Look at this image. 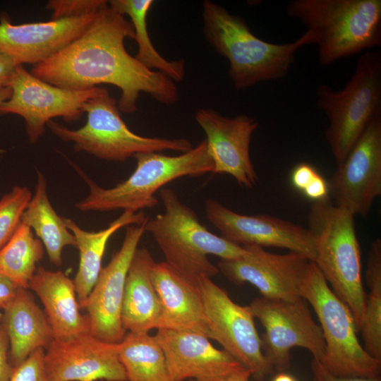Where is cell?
Returning <instances> with one entry per match:
<instances>
[{
    "instance_id": "obj_39",
    "label": "cell",
    "mask_w": 381,
    "mask_h": 381,
    "mask_svg": "<svg viewBox=\"0 0 381 381\" xmlns=\"http://www.w3.org/2000/svg\"><path fill=\"white\" fill-rule=\"evenodd\" d=\"M18 66L9 56L0 52V86H8V83Z\"/></svg>"
},
{
    "instance_id": "obj_14",
    "label": "cell",
    "mask_w": 381,
    "mask_h": 381,
    "mask_svg": "<svg viewBox=\"0 0 381 381\" xmlns=\"http://www.w3.org/2000/svg\"><path fill=\"white\" fill-rule=\"evenodd\" d=\"M205 212L220 236L231 243L284 248L315 260L314 238L308 228L271 215L241 214L214 199L205 200Z\"/></svg>"
},
{
    "instance_id": "obj_30",
    "label": "cell",
    "mask_w": 381,
    "mask_h": 381,
    "mask_svg": "<svg viewBox=\"0 0 381 381\" xmlns=\"http://www.w3.org/2000/svg\"><path fill=\"white\" fill-rule=\"evenodd\" d=\"M369 288L363 322L360 328L364 349L381 361V240L370 243L365 271Z\"/></svg>"
},
{
    "instance_id": "obj_31",
    "label": "cell",
    "mask_w": 381,
    "mask_h": 381,
    "mask_svg": "<svg viewBox=\"0 0 381 381\" xmlns=\"http://www.w3.org/2000/svg\"><path fill=\"white\" fill-rule=\"evenodd\" d=\"M32 196L27 186H15L0 199V249L20 225Z\"/></svg>"
},
{
    "instance_id": "obj_20",
    "label": "cell",
    "mask_w": 381,
    "mask_h": 381,
    "mask_svg": "<svg viewBox=\"0 0 381 381\" xmlns=\"http://www.w3.org/2000/svg\"><path fill=\"white\" fill-rule=\"evenodd\" d=\"M97 13L19 25L12 24L8 16L1 15L0 52L11 57L17 65L40 64L83 34Z\"/></svg>"
},
{
    "instance_id": "obj_12",
    "label": "cell",
    "mask_w": 381,
    "mask_h": 381,
    "mask_svg": "<svg viewBox=\"0 0 381 381\" xmlns=\"http://www.w3.org/2000/svg\"><path fill=\"white\" fill-rule=\"evenodd\" d=\"M11 89L8 99L0 103V115L15 114L25 121L31 143L44 133V126L55 117L66 121L79 120L83 105L106 89L93 87L76 90L51 85L29 73L22 65L16 66L7 85Z\"/></svg>"
},
{
    "instance_id": "obj_17",
    "label": "cell",
    "mask_w": 381,
    "mask_h": 381,
    "mask_svg": "<svg viewBox=\"0 0 381 381\" xmlns=\"http://www.w3.org/2000/svg\"><path fill=\"white\" fill-rule=\"evenodd\" d=\"M118 344L101 341L90 333L65 340L54 339L44 352L48 380L127 381Z\"/></svg>"
},
{
    "instance_id": "obj_23",
    "label": "cell",
    "mask_w": 381,
    "mask_h": 381,
    "mask_svg": "<svg viewBox=\"0 0 381 381\" xmlns=\"http://www.w3.org/2000/svg\"><path fill=\"white\" fill-rule=\"evenodd\" d=\"M155 262L147 248H137L127 273L121 307V322L127 332L149 333L157 327L161 303L151 279Z\"/></svg>"
},
{
    "instance_id": "obj_2",
    "label": "cell",
    "mask_w": 381,
    "mask_h": 381,
    "mask_svg": "<svg viewBox=\"0 0 381 381\" xmlns=\"http://www.w3.org/2000/svg\"><path fill=\"white\" fill-rule=\"evenodd\" d=\"M202 18L205 37L218 54L228 60L229 76L237 90L284 78L297 51L315 44L314 35L308 30L288 43L262 40L252 32L243 18L209 0L203 2Z\"/></svg>"
},
{
    "instance_id": "obj_25",
    "label": "cell",
    "mask_w": 381,
    "mask_h": 381,
    "mask_svg": "<svg viewBox=\"0 0 381 381\" xmlns=\"http://www.w3.org/2000/svg\"><path fill=\"white\" fill-rule=\"evenodd\" d=\"M147 217L142 211L124 210L107 228L98 231H85L73 220L64 217L66 226L75 236L79 251L78 269L73 282L80 309L83 308L102 270V260L111 236L125 226L141 224Z\"/></svg>"
},
{
    "instance_id": "obj_34",
    "label": "cell",
    "mask_w": 381,
    "mask_h": 381,
    "mask_svg": "<svg viewBox=\"0 0 381 381\" xmlns=\"http://www.w3.org/2000/svg\"><path fill=\"white\" fill-rule=\"evenodd\" d=\"M319 174L311 164L301 163L293 169L291 182L296 189L302 193Z\"/></svg>"
},
{
    "instance_id": "obj_9",
    "label": "cell",
    "mask_w": 381,
    "mask_h": 381,
    "mask_svg": "<svg viewBox=\"0 0 381 381\" xmlns=\"http://www.w3.org/2000/svg\"><path fill=\"white\" fill-rule=\"evenodd\" d=\"M85 124L71 130L49 121L47 126L60 139L71 142L75 151L99 159L123 162L135 155L171 150L185 152L193 147L186 138L144 137L132 132L121 119L118 104L106 89L83 105Z\"/></svg>"
},
{
    "instance_id": "obj_27",
    "label": "cell",
    "mask_w": 381,
    "mask_h": 381,
    "mask_svg": "<svg viewBox=\"0 0 381 381\" xmlns=\"http://www.w3.org/2000/svg\"><path fill=\"white\" fill-rule=\"evenodd\" d=\"M109 6L121 15H127L134 30V40L138 44L135 58L150 70L161 72L174 82L181 81L186 73L183 59L167 60L156 50L150 40L147 24V17L152 0H111Z\"/></svg>"
},
{
    "instance_id": "obj_19",
    "label": "cell",
    "mask_w": 381,
    "mask_h": 381,
    "mask_svg": "<svg viewBox=\"0 0 381 381\" xmlns=\"http://www.w3.org/2000/svg\"><path fill=\"white\" fill-rule=\"evenodd\" d=\"M162 348L171 379L216 381L246 368L224 350L215 348L200 334L158 329L154 336Z\"/></svg>"
},
{
    "instance_id": "obj_38",
    "label": "cell",
    "mask_w": 381,
    "mask_h": 381,
    "mask_svg": "<svg viewBox=\"0 0 381 381\" xmlns=\"http://www.w3.org/2000/svg\"><path fill=\"white\" fill-rule=\"evenodd\" d=\"M302 193L314 202L324 200L329 197L328 183L319 174Z\"/></svg>"
},
{
    "instance_id": "obj_3",
    "label": "cell",
    "mask_w": 381,
    "mask_h": 381,
    "mask_svg": "<svg viewBox=\"0 0 381 381\" xmlns=\"http://www.w3.org/2000/svg\"><path fill=\"white\" fill-rule=\"evenodd\" d=\"M159 197L164 211L152 219L148 217L145 232L152 236L164 262L190 282L198 285L201 278H212L219 273L217 266L209 260V255L229 260L246 253L245 247L207 230L195 211L183 203L174 190L162 188Z\"/></svg>"
},
{
    "instance_id": "obj_21",
    "label": "cell",
    "mask_w": 381,
    "mask_h": 381,
    "mask_svg": "<svg viewBox=\"0 0 381 381\" xmlns=\"http://www.w3.org/2000/svg\"><path fill=\"white\" fill-rule=\"evenodd\" d=\"M151 279L161 303L157 329L191 332L209 339L199 285L186 279L164 261L155 262Z\"/></svg>"
},
{
    "instance_id": "obj_10",
    "label": "cell",
    "mask_w": 381,
    "mask_h": 381,
    "mask_svg": "<svg viewBox=\"0 0 381 381\" xmlns=\"http://www.w3.org/2000/svg\"><path fill=\"white\" fill-rule=\"evenodd\" d=\"M249 306L265 329L262 351L273 368L286 371L294 347L307 349L314 360L322 363L325 353L322 332L303 298L289 301L260 297Z\"/></svg>"
},
{
    "instance_id": "obj_1",
    "label": "cell",
    "mask_w": 381,
    "mask_h": 381,
    "mask_svg": "<svg viewBox=\"0 0 381 381\" xmlns=\"http://www.w3.org/2000/svg\"><path fill=\"white\" fill-rule=\"evenodd\" d=\"M134 35L131 23L107 1L83 34L35 65L30 73L51 85L69 90L113 85L121 90L117 104L124 113L137 110L141 92L162 104L176 102L179 91L175 82L161 72L147 68L126 49L125 40L134 39Z\"/></svg>"
},
{
    "instance_id": "obj_4",
    "label": "cell",
    "mask_w": 381,
    "mask_h": 381,
    "mask_svg": "<svg viewBox=\"0 0 381 381\" xmlns=\"http://www.w3.org/2000/svg\"><path fill=\"white\" fill-rule=\"evenodd\" d=\"M286 11L313 34L322 66L381 46V0H293Z\"/></svg>"
},
{
    "instance_id": "obj_5",
    "label": "cell",
    "mask_w": 381,
    "mask_h": 381,
    "mask_svg": "<svg viewBox=\"0 0 381 381\" xmlns=\"http://www.w3.org/2000/svg\"><path fill=\"white\" fill-rule=\"evenodd\" d=\"M316 265L328 285L351 311L360 330L366 294L361 279V254L354 215L329 197L314 202L308 216Z\"/></svg>"
},
{
    "instance_id": "obj_7",
    "label": "cell",
    "mask_w": 381,
    "mask_h": 381,
    "mask_svg": "<svg viewBox=\"0 0 381 381\" xmlns=\"http://www.w3.org/2000/svg\"><path fill=\"white\" fill-rule=\"evenodd\" d=\"M316 95V106L329 121L325 138L338 164L381 113V52H364L342 89L321 84Z\"/></svg>"
},
{
    "instance_id": "obj_35",
    "label": "cell",
    "mask_w": 381,
    "mask_h": 381,
    "mask_svg": "<svg viewBox=\"0 0 381 381\" xmlns=\"http://www.w3.org/2000/svg\"><path fill=\"white\" fill-rule=\"evenodd\" d=\"M10 344L7 333L0 325V381H9L13 368L9 361Z\"/></svg>"
},
{
    "instance_id": "obj_40",
    "label": "cell",
    "mask_w": 381,
    "mask_h": 381,
    "mask_svg": "<svg viewBox=\"0 0 381 381\" xmlns=\"http://www.w3.org/2000/svg\"><path fill=\"white\" fill-rule=\"evenodd\" d=\"M251 376V372L249 370L245 369L242 371L232 374L226 378L216 381H249Z\"/></svg>"
},
{
    "instance_id": "obj_33",
    "label": "cell",
    "mask_w": 381,
    "mask_h": 381,
    "mask_svg": "<svg viewBox=\"0 0 381 381\" xmlns=\"http://www.w3.org/2000/svg\"><path fill=\"white\" fill-rule=\"evenodd\" d=\"M45 350L40 349L13 368L9 381H49L44 368Z\"/></svg>"
},
{
    "instance_id": "obj_28",
    "label": "cell",
    "mask_w": 381,
    "mask_h": 381,
    "mask_svg": "<svg viewBox=\"0 0 381 381\" xmlns=\"http://www.w3.org/2000/svg\"><path fill=\"white\" fill-rule=\"evenodd\" d=\"M118 353L127 381H174L162 348L149 333L127 332Z\"/></svg>"
},
{
    "instance_id": "obj_24",
    "label": "cell",
    "mask_w": 381,
    "mask_h": 381,
    "mask_svg": "<svg viewBox=\"0 0 381 381\" xmlns=\"http://www.w3.org/2000/svg\"><path fill=\"white\" fill-rule=\"evenodd\" d=\"M2 325L9 339L13 368L36 350L47 349L54 340L47 317L28 289L19 288L14 301L4 310Z\"/></svg>"
},
{
    "instance_id": "obj_36",
    "label": "cell",
    "mask_w": 381,
    "mask_h": 381,
    "mask_svg": "<svg viewBox=\"0 0 381 381\" xmlns=\"http://www.w3.org/2000/svg\"><path fill=\"white\" fill-rule=\"evenodd\" d=\"M311 369L314 381H381L380 378L340 377L328 372L318 361L313 359Z\"/></svg>"
},
{
    "instance_id": "obj_8",
    "label": "cell",
    "mask_w": 381,
    "mask_h": 381,
    "mask_svg": "<svg viewBox=\"0 0 381 381\" xmlns=\"http://www.w3.org/2000/svg\"><path fill=\"white\" fill-rule=\"evenodd\" d=\"M301 296L313 307L324 337L325 353L320 363L336 376L380 378L381 361L362 346L351 311L312 261L301 286Z\"/></svg>"
},
{
    "instance_id": "obj_22",
    "label": "cell",
    "mask_w": 381,
    "mask_h": 381,
    "mask_svg": "<svg viewBox=\"0 0 381 381\" xmlns=\"http://www.w3.org/2000/svg\"><path fill=\"white\" fill-rule=\"evenodd\" d=\"M28 289L41 301L54 340H65L90 333L87 314L80 312L73 279L62 271L37 267Z\"/></svg>"
},
{
    "instance_id": "obj_32",
    "label": "cell",
    "mask_w": 381,
    "mask_h": 381,
    "mask_svg": "<svg viewBox=\"0 0 381 381\" xmlns=\"http://www.w3.org/2000/svg\"><path fill=\"white\" fill-rule=\"evenodd\" d=\"M107 1L104 0H52L46 8L52 19L77 18L96 13Z\"/></svg>"
},
{
    "instance_id": "obj_13",
    "label": "cell",
    "mask_w": 381,
    "mask_h": 381,
    "mask_svg": "<svg viewBox=\"0 0 381 381\" xmlns=\"http://www.w3.org/2000/svg\"><path fill=\"white\" fill-rule=\"evenodd\" d=\"M328 185L335 205L354 216L368 214L381 195V113L337 164Z\"/></svg>"
},
{
    "instance_id": "obj_41",
    "label": "cell",
    "mask_w": 381,
    "mask_h": 381,
    "mask_svg": "<svg viewBox=\"0 0 381 381\" xmlns=\"http://www.w3.org/2000/svg\"><path fill=\"white\" fill-rule=\"evenodd\" d=\"M11 95V89L8 86H0V103L6 101Z\"/></svg>"
},
{
    "instance_id": "obj_37",
    "label": "cell",
    "mask_w": 381,
    "mask_h": 381,
    "mask_svg": "<svg viewBox=\"0 0 381 381\" xmlns=\"http://www.w3.org/2000/svg\"><path fill=\"white\" fill-rule=\"evenodd\" d=\"M20 286L8 277L0 274V309H6L14 301Z\"/></svg>"
},
{
    "instance_id": "obj_18",
    "label": "cell",
    "mask_w": 381,
    "mask_h": 381,
    "mask_svg": "<svg viewBox=\"0 0 381 381\" xmlns=\"http://www.w3.org/2000/svg\"><path fill=\"white\" fill-rule=\"evenodd\" d=\"M195 119L206 135L213 173L229 174L240 186L253 188L258 176L250 159V144L258 121L246 114L226 117L210 108L198 109Z\"/></svg>"
},
{
    "instance_id": "obj_42",
    "label": "cell",
    "mask_w": 381,
    "mask_h": 381,
    "mask_svg": "<svg viewBox=\"0 0 381 381\" xmlns=\"http://www.w3.org/2000/svg\"><path fill=\"white\" fill-rule=\"evenodd\" d=\"M2 319H3V314L0 312V325L2 322Z\"/></svg>"
},
{
    "instance_id": "obj_29",
    "label": "cell",
    "mask_w": 381,
    "mask_h": 381,
    "mask_svg": "<svg viewBox=\"0 0 381 381\" xmlns=\"http://www.w3.org/2000/svg\"><path fill=\"white\" fill-rule=\"evenodd\" d=\"M44 247L34 236L27 224L20 225L0 249V274L20 287L28 289L29 283L37 270V264L43 258Z\"/></svg>"
},
{
    "instance_id": "obj_16",
    "label": "cell",
    "mask_w": 381,
    "mask_h": 381,
    "mask_svg": "<svg viewBox=\"0 0 381 381\" xmlns=\"http://www.w3.org/2000/svg\"><path fill=\"white\" fill-rule=\"evenodd\" d=\"M129 225L120 249L102 268L83 309L90 322V334L107 343L118 344L127 332L121 322V307L127 273L145 233V224Z\"/></svg>"
},
{
    "instance_id": "obj_26",
    "label": "cell",
    "mask_w": 381,
    "mask_h": 381,
    "mask_svg": "<svg viewBox=\"0 0 381 381\" xmlns=\"http://www.w3.org/2000/svg\"><path fill=\"white\" fill-rule=\"evenodd\" d=\"M21 222L33 229L42 241L50 262L62 265V251L66 246L76 248L75 236L53 208L47 193V182L42 173L37 172L35 194L23 213Z\"/></svg>"
},
{
    "instance_id": "obj_15",
    "label": "cell",
    "mask_w": 381,
    "mask_h": 381,
    "mask_svg": "<svg viewBox=\"0 0 381 381\" xmlns=\"http://www.w3.org/2000/svg\"><path fill=\"white\" fill-rule=\"evenodd\" d=\"M243 247L246 253L241 257L220 259L218 262L219 271L230 282L238 285L250 283L267 298H302L301 286L310 262L307 258L294 252L274 254L258 246Z\"/></svg>"
},
{
    "instance_id": "obj_11",
    "label": "cell",
    "mask_w": 381,
    "mask_h": 381,
    "mask_svg": "<svg viewBox=\"0 0 381 381\" xmlns=\"http://www.w3.org/2000/svg\"><path fill=\"white\" fill-rule=\"evenodd\" d=\"M209 339L219 342L224 350L249 370L252 376L263 380L274 370L266 359L262 340L250 306H241L212 278L199 280Z\"/></svg>"
},
{
    "instance_id": "obj_6",
    "label": "cell",
    "mask_w": 381,
    "mask_h": 381,
    "mask_svg": "<svg viewBox=\"0 0 381 381\" xmlns=\"http://www.w3.org/2000/svg\"><path fill=\"white\" fill-rule=\"evenodd\" d=\"M136 167L125 181L111 188H104L90 179L89 195L75 203L82 212H109L123 210L138 212L153 208L158 200L155 193L168 183L183 176H199L213 173L214 162L206 140L176 156L160 152L135 155Z\"/></svg>"
}]
</instances>
